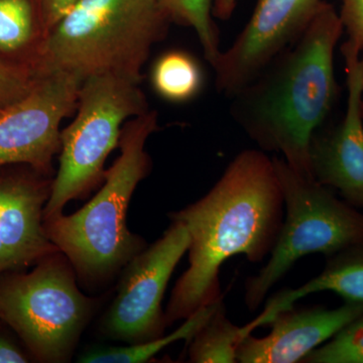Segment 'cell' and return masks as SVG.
<instances>
[{
  "instance_id": "cell-12",
  "label": "cell",
  "mask_w": 363,
  "mask_h": 363,
  "mask_svg": "<svg viewBox=\"0 0 363 363\" xmlns=\"http://www.w3.org/2000/svg\"><path fill=\"white\" fill-rule=\"evenodd\" d=\"M52 181V175L28 166L0 172V274L60 252L44 227Z\"/></svg>"
},
{
  "instance_id": "cell-3",
  "label": "cell",
  "mask_w": 363,
  "mask_h": 363,
  "mask_svg": "<svg viewBox=\"0 0 363 363\" xmlns=\"http://www.w3.org/2000/svg\"><path fill=\"white\" fill-rule=\"evenodd\" d=\"M157 130L155 111L126 121L119 138L121 155L104 172L99 192L75 213L44 219L48 238L86 281L111 278L147 247L130 233L126 214L133 192L152 169L145 145Z\"/></svg>"
},
{
  "instance_id": "cell-27",
  "label": "cell",
  "mask_w": 363,
  "mask_h": 363,
  "mask_svg": "<svg viewBox=\"0 0 363 363\" xmlns=\"http://www.w3.org/2000/svg\"><path fill=\"white\" fill-rule=\"evenodd\" d=\"M0 109H1V108H0Z\"/></svg>"
},
{
  "instance_id": "cell-11",
  "label": "cell",
  "mask_w": 363,
  "mask_h": 363,
  "mask_svg": "<svg viewBox=\"0 0 363 363\" xmlns=\"http://www.w3.org/2000/svg\"><path fill=\"white\" fill-rule=\"evenodd\" d=\"M345 61L347 104L342 121L330 131L319 128L310 143L313 180L337 190L344 201L363 209V59L347 43Z\"/></svg>"
},
{
  "instance_id": "cell-8",
  "label": "cell",
  "mask_w": 363,
  "mask_h": 363,
  "mask_svg": "<svg viewBox=\"0 0 363 363\" xmlns=\"http://www.w3.org/2000/svg\"><path fill=\"white\" fill-rule=\"evenodd\" d=\"M189 245L186 227L172 221L160 240L124 267L116 297L102 323L105 336L138 344L164 335L168 325L162 310V298Z\"/></svg>"
},
{
  "instance_id": "cell-16",
  "label": "cell",
  "mask_w": 363,
  "mask_h": 363,
  "mask_svg": "<svg viewBox=\"0 0 363 363\" xmlns=\"http://www.w3.org/2000/svg\"><path fill=\"white\" fill-rule=\"evenodd\" d=\"M222 298L212 304L204 306L197 310L194 314L186 319L185 323L181 325L169 335L147 341L145 343L130 344L128 346L119 347H97L86 351L80 357L79 362L85 363H143L152 359L160 351L167 346L186 340L190 342L197 332L206 323L216 308L220 304Z\"/></svg>"
},
{
  "instance_id": "cell-1",
  "label": "cell",
  "mask_w": 363,
  "mask_h": 363,
  "mask_svg": "<svg viewBox=\"0 0 363 363\" xmlns=\"http://www.w3.org/2000/svg\"><path fill=\"white\" fill-rule=\"evenodd\" d=\"M284 206L272 159L262 150H245L204 197L169 215L186 227L190 245L188 269L164 312L167 325L221 298L219 272L227 259L243 255L259 262L271 253L283 225Z\"/></svg>"
},
{
  "instance_id": "cell-2",
  "label": "cell",
  "mask_w": 363,
  "mask_h": 363,
  "mask_svg": "<svg viewBox=\"0 0 363 363\" xmlns=\"http://www.w3.org/2000/svg\"><path fill=\"white\" fill-rule=\"evenodd\" d=\"M343 32L337 11L322 1L303 35L230 98V116L245 135L305 178L312 179L313 135L337 94L334 52Z\"/></svg>"
},
{
  "instance_id": "cell-9",
  "label": "cell",
  "mask_w": 363,
  "mask_h": 363,
  "mask_svg": "<svg viewBox=\"0 0 363 363\" xmlns=\"http://www.w3.org/2000/svg\"><path fill=\"white\" fill-rule=\"evenodd\" d=\"M80 85L68 74H43L28 95L0 109V168L21 164L52 175L60 128L77 109Z\"/></svg>"
},
{
  "instance_id": "cell-15",
  "label": "cell",
  "mask_w": 363,
  "mask_h": 363,
  "mask_svg": "<svg viewBox=\"0 0 363 363\" xmlns=\"http://www.w3.org/2000/svg\"><path fill=\"white\" fill-rule=\"evenodd\" d=\"M45 37L40 0H0V58L35 72Z\"/></svg>"
},
{
  "instance_id": "cell-24",
  "label": "cell",
  "mask_w": 363,
  "mask_h": 363,
  "mask_svg": "<svg viewBox=\"0 0 363 363\" xmlns=\"http://www.w3.org/2000/svg\"><path fill=\"white\" fill-rule=\"evenodd\" d=\"M28 357L9 338L0 335V363H26Z\"/></svg>"
},
{
  "instance_id": "cell-23",
  "label": "cell",
  "mask_w": 363,
  "mask_h": 363,
  "mask_svg": "<svg viewBox=\"0 0 363 363\" xmlns=\"http://www.w3.org/2000/svg\"><path fill=\"white\" fill-rule=\"evenodd\" d=\"M79 0H40L47 33Z\"/></svg>"
},
{
  "instance_id": "cell-7",
  "label": "cell",
  "mask_w": 363,
  "mask_h": 363,
  "mask_svg": "<svg viewBox=\"0 0 363 363\" xmlns=\"http://www.w3.org/2000/svg\"><path fill=\"white\" fill-rule=\"evenodd\" d=\"M74 271L60 252L32 272L0 277V320L40 362H69L92 314L94 303L79 290Z\"/></svg>"
},
{
  "instance_id": "cell-4",
  "label": "cell",
  "mask_w": 363,
  "mask_h": 363,
  "mask_svg": "<svg viewBox=\"0 0 363 363\" xmlns=\"http://www.w3.org/2000/svg\"><path fill=\"white\" fill-rule=\"evenodd\" d=\"M172 23L162 0H79L48 32L35 75L59 72L82 82L116 74L140 83Z\"/></svg>"
},
{
  "instance_id": "cell-18",
  "label": "cell",
  "mask_w": 363,
  "mask_h": 363,
  "mask_svg": "<svg viewBox=\"0 0 363 363\" xmlns=\"http://www.w3.org/2000/svg\"><path fill=\"white\" fill-rule=\"evenodd\" d=\"M152 85L164 99L171 102L188 101L201 91V68L188 52L169 51L155 63Z\"/></svg>"
},
{
  "instance_id": "cell-20",
  "label": "cell",
  "mask_w": 363,
  "mask_h": 363,
  "mask_svg": "<svg viewBox=\"0 0 363 363\" xmlns=\"http://www.w3.org/2000/svg\"><path fill=\"white\" fill-rule=\"evenodd\" d=\"M306 363H363V314L313 350Z\"/></svg>"
},
{
  "instance_id": "cell-21",
  "label": "cell",
  "mask_w": 363,
  "mask_h": 363,
  "mask_svg": "<svg viewBox=\"0 0 363 363\" xmlns=\"http://www.w3.org/2000/svg\"><path fill=\"white\" fill-rule=\"evenodd\" d=\"M37 79L38 76L30 68L0 58V108L28 95Z\"/></svg>"
},
{
  "instance_id": "cell-19",
  "label": "cell",
  "mask_w": 363,
  "mask_h": 363,
  "mask_svg": "<svg viewBox=\"0 0 363 363\" xmlns=\"http://www.w3.org/2000/svg\"><path fill=\"white\" fill-rule=\"evenodd\" d=\"M172 23L195 30L205 59L212 67L220 55L219 32L213 21V0H162Z\"/></svg>"
},
{
  "instance_id": "cell-6",
  "label": "cell",
  "mask_w": 363,
  "mask_h": 363,
  "mask_svg": "<svg viewBox=\"0 0 363 363\" xmlns=\"http://www.w3.org/2000/svg\"><path fill=\"white\" fill-rule=\"evenodd\" d=\"M272 162L286 219L269 262L245 283V304L252 312L298 259L316 253L329 257L363 245V214L357 208L338 199L330 188L298 175L281 157Z\"/></svg>"
},
{
  "instance_id": "cell-10",
  "label": "cell",
  "mask_w": 363,
  "mask_h": 363,
  "mask_svg": "<svg viewBox=\"0 0 363 363\" xmlns=\"http://www.w3.org/2000/svg\"><path fill=\"white\" fill-rule=\"evenodd\" d=\"M322 0H257L250 21L233 45L221 51L215 85L230 99L303 35Z\"/></svg>"
},
{
  "instance_id": "cell-13",
  "label": "cell",
  "mask_w": 363,
  "mask_h": 363,
  "mask_svg": "<svg viewBox=\"0 0 363 363\" xmlns=\"http://www.w3.org/2000/svg\"><path fill=\"white\" fill-rule=\"evenodd\" d=\"M363 314V304L345 302L335 309L315 307L281 312L272 319L266 337L252 334L243 339L236 354L240 363L302 362L308 354L330 340Z\"/></svg>"
},
{
  "instance_id": "cell-14",
  "label": "cell",
  "mask_w": 363,
  "mask_h": 363,
  "mask_svg": "<svg viewBox=\"0 0 363 363\" xmlns=\"http://www.w3.org/2000/svg\"><path fill=\"white\" fill-rule=\"evenodd\" d=\"M331 291L345 302L363 304V245H357L329 257L319 276L296 289H285L269 298L264 311L247 324L253 331L266 326L277 315L294 307L301 298L312 294Z\"/></svg>"
},
{
  "instance_id": "cell-5",
  "label": "cell",
  "mask_w": 363,
  "mask_h": 363,
  "mask_svg": "<svg viewBox=\"0 0 363 363\" xmlns=\"http://www.w3.org/2000/svg\"><path fill=\"white\" fill-rule=\"evenodd\" d=\"M140 85L116 74L91 76L81 82L75 118L61 130L60 167L44 219L63 213L67 203L104 181L105 162L118 147L124 124L150 111Z\"/></svg>"
},
{
  "instance_id": "cell-25",
  "label": "cell",
  "mask_w": 363,
  "mask_h": 363,
  "mask_svg": "<svg viewBox=\"0 0 363 363\" xmlns=\"http://www.w3.org/2000/svg\"><path fill=\"white\" fill-rule=\"evenodd\" d=\"M238 0H213L214 18L220 21H228L233 16L236 9Z\"/></svg>"
},
{
  "instance_id": "cell-26",
  "label": "cell",
  "mask_w": 363,
  "mask_h": 363,
  "mask_svg": "<svg viewBox=\"0 0 363 363\" xmlns=\"http://www.w3.org/2000/svg\"><path fill=\"white\" fill-rule=\"evenodd\" d=\"M362 113H363V96H362Z\"/></svg>"
},
{
  "instance_id": "cell-17",
  "label": "cell",
  "mask_w": 363,
  "mask_h": 363,
  "mask_svg": "<svg viewBox=\"0 0 363 363\" xmlns=\"http://www.w3.org/2000/svg\"><path fill=\"white\" fill-rule=\"evenodd\" d=\"M252 334L247 325L240 327L227 318L220 302L209 320L191 340L189 362L197 363L238 362V346Z\"/></svg>"
},
{
  "instance_id": "cell-22",
  "label": "cell",
  "mask_w": 363,
  "mask_h": 363,
  "mask_svg": "<svg viewBox=\"0 0 363 363\" xmlns=\"http://www.w3.org/2000/svg\"><path fill=\"white\" fill-rule=\"evenodd\" d=\"M340 16L347 43L355 51L363 50V0H342Z\"/></svg>"
}]
</instances>
